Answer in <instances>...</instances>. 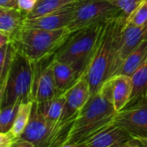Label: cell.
Returning <instances> with one entry per match:
<instances>
[{
  "label": "cell",
  "mask_w": 147,
  "mask_h": 147,
  "mask_svg": "<svg viewBox=\"0 0 147 147\" xmlns=\"http://www.w3.org/2000/svg\"><path fill=\"white\" fill-rule=\"evenodd\" d=\"M21 102L16 101L9 106L0 109V132H9L10 130Z\"/></svg>",
  "instance_id": "obj_22"
},
{
  "label": "cell",
  "mask_w": 147,
  "mask_h": 147,
  "mask_svg": "<svg viewBox=\"0 0 147 147\" xmlns=\"http://www.w3.org/2000/svg\"><path fill=\"white\" fill-rule=\"evenodd\" d=\"M0 7L17 8V0H0Z\"/></svg>",
  "instance_id": "obj_29"
},
{
  "label": "cell",
  "mask_w": 147,
  "mask_h": 147,
  "mask_svg": "<svg viewBox=\"0 0 147 147\" xmlns=\"http://www.w3.org/2000/svg\"><path fill=\"white\" fill-rule=\"evenodd\" d=\"M55 125L49 122L42 113L39 105L33 101L31 114L21 138L30 142L34 147H49Z\"/></svg>",
  "instance_id": "obj_9"
},
{
  "label": "cell",
  "mask_w": 147,
  "mask_h": 147,
  "mask_svg": "<svg viewBox=\"0 0 147 147\" xmlns=\"http://www.w3.org/2000/svg\"><path fill=\"white\" fill-rule=\"evenodd\" d=\"M147 57V38L142 40L123 60L115 75L132 76ZM114 75V76H115Z\"/></svg>",
  "instance_id": "obj_17"
},
{
  "label": "cell",
  "mask_w": 147,
  "mask_h": 147,
  "mask_svg": "<svg viewBox=\"0 0 147 147\" xmlns=\"http://www.w3.org/2000/svg\"><path fill=\"white\" fill-rule=\"evenodd\" d=\"M110 3L117 7L119 9L121 10V12L126 16H128L133 9L136 8V6L139 4V3L141 0H107Z\"/></svg>",
  "instance_id": "obj_25"
},
{
  "label": "cell",
  "mask_w": 147,
  "mask_h": 147,
  "mask_svg": "<svg viewBox=\"0 0 147 147\" xmlns=\"http://www.w3.org/2000/svg\"><path fill=\"white\" fill-rule=\"evenodd\" d=\"M66 102V95L65 92L60 94L54 99L44 102H37L39 108L46 117V119L54 125H57L62 118L64 106Z\"/></svg>",
  "instance_id": "obj_19"
},
{
  "label": "cell",
  "mask_w": 147,
  "mask_h": 147,
  "mask_svg": "<svg viewBox=\"0 0 147 147\" xmlns=\"http://www.w3.org/2000/svg\"><path fill=\"white\" fill-rule=\"evenodd\" d=\"M133 136L112 121L85 140L79 147H128Z\"/></svg>",
  "instance_id": "obj_12"
},
{
  "label": "cell",
  "mask_w": 147,
  "mask_h": 147,
  "mask_svg": "<svg viewBox=\"0 0 147 147\" xmlns=\"http://www.w3.org/2000/svg\"><path fill=\"white\" fill-rule=\"evenodd\" d=\"M105 22L94 23L73 33L54 57L70 65L76 71L79 78L81 77L96 48Z\"/></svg>",
  "instance_id": "obj_4"
},
{
  "label": "cell",
  "mask_w": 147,
  "mask_h": 147,
  "mask_svg": "<svg viewBox=\"0 0 147 147\" xmlns=\"http://www.w3.org/2000/svg\"><path fill=\"white\" fill-rule=\"evenodd\" d=\"M32 102H33V101L22 102L19 106L13 126L10 130V132L16 138L21 137L25 127L28 125V122H29V117H30V114H31Z\"/></svg>",
  "instance_id": "obj_21"
},
{
  "label": "cell",
  "mask_w": 147,
  "mask_h": 147,
  "mask_svg": "<svg viewBox=\"0 0 147 147\" xmlns=\"http://www.w3.org/2000/svg\"><path fill=\"white\" fill-rule=\"evenodd\" d=\"M25 14L16 8L0 7V31L11 39L23 28Z\"/></svg>",
  "instance_id": "obj_15"
},
{
  "label": "cell",
  "mask_w": 147,
  "mask_h": 147,
  "mask_svg": "<svg viewBox=\"0 0 147 147\" xmlns=\"http://www.w3.org/2000/svg\"><path fill=\"white\" fill-rule=\"evenodd\" d=\"M139 143V146L147 147V137H134Z\"/></svg>",
  "instance_id": "obj_31"
},
{
  "label": "cell",
  "mask_w": 147,
  "mask_h": 147,
  "mask_svg": "<svg viewBox=\"0 0 147 147\" xmlns=\"http://www.w3.org/2000/svg\"><path fill=\"white\" fill-rule=\"evenodd\" d=\"M38 0H17V8L26 15L30 13L36 7Z\"/></svg>",
  "instance_id": "obj_26"
},
{
  "label": "cell",
  "mask_w": 147,
  "mask_h": 147,
  "mask_svg": "<svg viewBox=\"0 0 147 147\" xmlns=\"http://www.w3.org/2000/svg\"><path fill=\"white\" fill-rule=\"evenodd\" d=\"M79 1L81 0H38L34 9L26 15L25 18L31 19L39 17Z\"/></svg>",
  "instance_id": "obj_20"
},
{
  "label": "cell",
  "mask_w": 147,
  "mask_h": 147,
  "mask_svg": "<svg viewBox=\"0 0 147 147\" xmlns=\"http://www.w3.org/2000/svg\"><path fill=\"white\" fill-rule=\"evenodd\" d=\"M112 122L133 137H147V96L117 112Z\"/></svg>",
  "instance_id": "obj_7"
},
{
  "label": "cell",
  "mask_w": 147,
  "mask_h": 147,
  "mask_svg": "<svg viewBox=\"0 0 147 147\" xmlns=\"http://www.w3.org/2000/svg\"><path fill=\"white\" fill-rule=\"evenodd\" d=\"M120 14L121 10L107 0H81L67 28L75 32L94 23L105 22Z\"/></svg>",
  "instance_id": "obj_6"
},
{
  "label": "cell",
  "mask_w": 147,
  "mask_h": 147,
  "mask_svg": "<svg viewBox=\"0 0 147 147\" xmlns=\"http://www.w3.org/2000/svg\"><path fill=\"white\" fill-rule=\"evenodd\" d=\"M107 82L113 107L119 112L126 108L130 102L133 92L132 78L127 75H115Z\"/></svg>",
  "instance_id": "obj_14"
},
{
  "label": "cell",
  "mask_w": 147,
  "mask_h": 147,
  "mask_svg": "<svg viewBox=\"0 0 147 147\" xmlns=\"http://www.w3.org/2000/svg\"><path fill=\"white\" fill-rule=\"evenodd\" d=\"M16 52L13 41L0 47V83L3 80Z\"/></svg>",
  "instance_id": "obj_23"
},
{
  "label": "cell",
  "mask_w": 147,
  "mask_h": 147,
  "mask_svg": "<svg viewBox=\"0 0 147 147\" xmlns=\"http://www.w3.org/2000/svg\"><path fill=\"white\" fill-rule=\"evenodd\" d=\"M147 22V0H141L133 11L126 17V25L142 26Z\"/></svg>",
  "instance_id": "obj_24"
},
{
  "label": "cell",
  "mask_w": 147,
  "mask_h": 147,
  "mask_svg": "<svg viewBox=\"0 0 147 147\" xmlns=\"http://www.w3.org/2000/svg\"><path fill=\"white\" fill-rule=\"evenodd\" d=\"M12 147H34V146L30 142H29L28 140L19 137L15 141V143L13 144Z\"/></svg>",
  "instance_id": "obj_28"
},
{
  "label": "cell",
  "mask_w": 147,
  "mask_h": 147,
  "mask_svg": "<svg viewBox=\"0 0 147 147\" xmlns=\"http://www.w3.org/2000/svg\"><path fill=\"white\" fill-rule=\"evenodd\" d=\"M146 38L147 22L142 26H133L125 24L116 45L110 78L115 75L119 66L126 59V57L142 40Z\"/></svg>",
  "instance_id": "obj_11"
},
{
  "label": "cell",
  "mask_w": 147,
  "mask_h": 147,
  "mask_svg": "<svg viewBox=\"0 0 147 147\" xmlns=\"http://www.w3.org/2000/svg\"><path fill=\"white\" fill-rule=\"evenodd\" d=\"M52 57L34 63L32 101L44 102L62 94L58 90L54 78L51 64Z\"/></svg>",
  "instance_id": "obj_8"
},
{
  "label": "cell",
  "mask_w": 147,
  "mask_h": 147,
  "mask_svg": "<svg viewBox=\"0 0 147 147\" xmlns=\"http://www.w3.org/2000/svg\"><path fill=\"white\" fill-rule=\"evenodd\" d=\"M116 114L107 81L91 96L75 118L63 147H79L89 136L110 123Z\"/></svg>",
  "instance_id": "obj_1"
},
{
  "label": "cell",
  "mask_w": 147,
  "mask_h": 147,
  "mask_svg": "<svg viewBox=\"0 0 147 147\" xmlns=\"http://www.w3.org/2000/svg\"><path fill=\"white\" fill-rule=\"evenodd\" d=\"M126 17L122 13L104 23L96 48L83 74L90 85L92 95L110 78L116 45Z\"/></svg>",
  "instance_id": "obj_2"
},
{
  "label": "cell",
  "mask_w": 147,
  "mask_h": 147,
  "mask_svg": "<svg viewBox=\"0 0 147 147\" xmlns=\"http://www.w3.org/2000/svg\"><path fill=\"white\" fill-rule=\"evenodd\" d=\"M17 140L10 131L0 132V147H12L15 141Z\"/></svg>",
  "instance_id": "obj_27"
},
{
  "label": "cell",
  "mask_w": 147,
  "mask_h": 147,
  "mask_svg": "<svg viewBox=\"0 0 147 147\" xmlns=\"http://www.w3.org/2000/svg\"><path fill=\"white\" fill-rule=\"evenodd\" d=\"M79 2L39 17L31 19L25 18L23 27L46 30H56L67 28L74 16L75 10Z\"/></svg>",
  "instance_id": "obj_13"
},
{
  "label": "cell",
  "mask_w": 147,
  "mask_h": 147,
  "mask_svg": "<svg viewBox=\"0 0 147 147\" xmlns=\"http://www.w3.org/2000/svg\"><path fill=\"white\" fill-rule=\"evenodd\" d=\"M33 80L34 63L16 49L10 66L1 82L4 84V90L0 109L16 101H32Z\"/></svg>",
  "instance_id": "obj_5"
},
{
  "label": "cell",
  "mask_w": 147,
  "mask_h": 147,
  "mask_svg": "<svg viewBox=\"0 0 147 147\" xmlns=\"http://www.w3.org/2000/svg\"><path fill=\"white\" fill-rule=\"evenodd\" d=\"M51 64L56 87L60 93H63L77 81L79 76L70 65L56 59L54 56Z\"/></svg>",
  "instance_id": "obj_16"
},
{
  "label": "cell",
  "mask_w": 147,
  "mask_h": 147,
  "mask_svg": "<svg viewBox=\"0 0 147 147\" xmlns=\"http://www.w3.org/2000/svg\"><path fill=\"white\" fill-rule=\"evenodd\" d=\"M131 78L133 81V92L128 105L147 96V57Z\"/></svg>",
  "instance_id": "obj_18"
},
{
  "label": "cell",
  "mask_w": 147,
  "mask_h": 147,
  "mask_svg": "<svg viewBox=\"0 0 147 147\" xmlns=\"http://www.w3.org/2000/svg\"><path fill=\"white\" fill-rule=\"evenodd\" d=\"M11 41H12V39H11L10 36L7 35L6 34L0 31V47L9 44Z\"/></svg>",
  "instance_id": "obj_30"
},
{
  "label": "cell",
  "mask_w": 147,
  "mask_h": 147,
  "mask_svg": "<svg viewBox=\"0 0 147 147\" xmlns=\"http://www.w3.org/2000/svg\"><path fill=\"white\" fill-rule=\"evenodd\" d=\"M73 33L68 28L46 30L23 26L12 41L21 53L31 62L37 63L54 56Z\"/></svg>",
  "instance_id": "obj_3"
},
{
  "label": "cell",
  "mask_w": 147,
  "mask_h": 147,
  "mask_svg": "<svg viewBox=\"0 0 147 147\" xmlns=\"http://www.w3.org/2000/svg\"><path fill=\"white\" fill-rule=\"evenodd\" d=\"M3 90H4V84L1 83L0 84V107H1L2 100H3Z\"/></svg>",
  "instance_id": "obj_32"
},
{
  "label": "cell",
  "mask_w": 147,
  "mask_h": 147,
  "mask_svg": "<svg viewBox=\"0 0 147 147\" xmlns=\"http://www.w3.org/2000/svg\"><path fill=\"white\" fill-rule=\"evenodd\" d=\"M64 92L66 95L64 110L57 125L74 122L92 96L90 85L83 75Z\"/></svg>",
  "instance_id": "obj_10"
}]
</instances>
